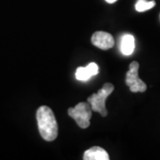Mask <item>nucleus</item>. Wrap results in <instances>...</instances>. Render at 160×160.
<instances>
[{"mask_svg":"<svg viewBox=\"0 0 160 160\" xmlns=\"http://www.w3.org/2000/svg\"><path fill=\"white\" fill-rule=\"evenodd\" d=\"M68 114L72 118L80 128L86 129L90 126L92 108L88 102H79L74 108L68 109Z\"/></svg>","mask_w":160,"mask_h":160,"instance_id":"obj_3","label":"nucleus"},{"mask_svg":"<svg viewBox=\"0 0 160 160\" xmlns=\"http://www.w3.org/2000/svg\"><path fill=\"white\" fill-rule=\"evenodd\" d=\"M138 70H139V63L137 62H132L129 66V70L126 72V83L129 86L130 91L132 92H142L147 89L146 84L142 80L140 79L138 76Z\"/></svg>","mask_w":160,"mask_h":160,"instance_id":"obj_4","label":"nucleus"},{"mask_svg":"<svg viewBox=\"0 0 160 160\" xmlns=\"http://www.w3.org/2000/svg\"><path fill=\"white\" fill-rule=\"evenodd\" d=\"M135 48V39L134 37L130 34L124 35L121 38L120 51L123 55L129 56L134 51Z\"/></svg>","mask_w":160,"mask_h":160,"instance_id":"obj_7","label":"nucleus"},{"mask_svg":"<svg viewBox=\"0 0 160 160\" xmlns=\"http://www.w3.org/2000/svg\"><path fill=\"white\" fill-rule=\"evenodd\" d=\"M37 121L40 135L46 142H52L58 136V125L54 114L48 106L37 110Z\"/></svg>","mask_w":160,"mask_h":160,"instance_id":"obj_1","label":"nucleus"},{"mask_svg":"<svg viewBox=\"0 0 160 160\" xmlns=\"http://www.w3.org/2000/svg\"><path fill=\"white\" fill-rule=\"evenodd\" d=\"M92 76L89 73L88 69H86V67H79L77 69L76 71V78L77 79L81 80V81H86L88 80Z\"/></svg>","mask_w":160,"mask_h":160,"instance_id":"obj_9","label":"nucleus"},{"mask_svg":"<svg viewBox=\"0 0 160 160\" xmlns=\"http://www.w3.org/2000/svg\"><path fill=\"white\" fill-rule=\"evenodd\" d=\"M85 160H109L108 152L101 147H92L84 153Z\"/></svg>","mask_w":160,"mask_h":160,"instance_id":"obj_6","label":"nucleus"},{"mask_svg":"<svg viewBox=\"0 0 160 160\" xmlns=\"http://www.w3.org/2000/svg\"><path fill=\"white\" fill-rule=\"evenodd\" d=\"M156 6L155 1H146V0H138L135 5V10L140 12L148 11L149 9L153 8Z\"/></svg>","mask_w":160,"mask_h":160,"instance_id":"obj_8","label":"nucleus"},{"mask_svg":"<svg viewBox=\"0 0 160 160\" xmlns=\"http://www.w3.org/2000/svg\"><path fill=\"white\" fill-rule=\"evenodd\" d=\"M92 45L102 50H108L112 48L115 44L114 38L108 32L97 31L92 36L91 38Z\"/></svg>","mask_w":160,"mask_h":160,"instance_id":"obj_5","label":"nucleus"},{"mask_svg":"<svg viewBox=\"0 0 160 160\" xmlns=\"http://www.w3.org/2000/svg\"><path fill=\"white\" fill-rule=\"evenodd\" d=\"M86 69H88V71H89V73L91 74L92 77L97 75L98 72H99V67H98L97 64L94 62L89 63V64L86 66Z\"/></svg>","mask_w":160,"mask_h":160,"instance_id":"obj_10","label":"nucleus"},{"mask_svg":"<svg viewBox=\"0 0 160 160\" xmlns=\"http://www.w3.org/2000/svg\"><path fill=\"white\" fill-rule=\"evenodd\" d=\"M106 2H108L109 4H113V3H115L117 0H105Z\"/></svg>","mask_w":160,"mask_h":160,"instance_id":"obj_11","label":"nucleus"},{"mask_svg":"<svg viewBox=\"0 0 160 160\" xmlns=\"http://www.w3.org/2000/svg\"><path fill=\"white\" fill-rule=\"evenodd\" d=\"M113 91L114 86L111 83H106L96 93H92L91 96L87 98V102L90 104L92 110L99 112L102 117H106L108 115V111L106 109L105 102Z\"/></svg>","mask_w":160,"mask_h":160,"instance_id":"obj_2","label":"nucleus"}]
</instances>
